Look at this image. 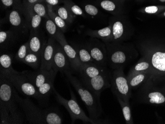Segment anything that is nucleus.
<instances>
[{
  "label": "nucleus",
  "instance_id": "nucleus-41",
  "mask_svg": "<svg viewBox=\"0 0 165 124\" xmlns=\"http://www.w3.org/2000/svg\"><path fill=\"white\" fill-rule=\"evenodd\" d=\"M161 2H165V0H160Z\"/></svg>",
  "mask_w": 165,
  "mask_h": 124
},
{
  "label": "nucleus",
  "instance_id": "nucleus-17",
  "mask_svg": "<svg viewBox=\"0 0 165 124\" xmlns=\"http://www.w3.org/2000/svg\"><path fill=\"white\" fill-rule=\"evenodd\" d=\"M152 65L160 71H165V52H157L152 58Z\"/></svg>",
  "mask_w": 165,
  "mask_h": 124
},
{
  "label": "nucleus",
  "instance_id": "nucleus-26",
  "mask_svg": "<svg viewBox=\"0 0 165 124\" xmlns=\"http://www.w3.org/2000/svg\"><path fill=\"white\" fill-rule=\"evenodd\" d=\"M29 49V44L28 43L22 45L20 47V48H19V50L17 52V56L15 57L16 59L18 60L19 61L23 62L24 58L26 57V56L29 52H28Z\"/></svg>",
  "mask_w": 165,
  "mask_h": 124
},
{
  "label": "nucleus",
  "instance_id": "nucleus-21",
  "mask_svg": "<svg viewBox=\"0 0 165 124\" xmlns=\"http://www.w3.org/2000/svg\"><path fill=\"white\" fill-rule=\"evenodd\" d=\"M146 76L145 73H140L130 77L128 81L131 89H135L141 84L145 80Z\"/></svg>",
  "mask_w": 165,
  "mask_h": 124
},
{
  "label": "nucleus",
  "instance_id": "nucleus-31",
  "mask_svg": "<svg viewBox=\"0 0 165 124\" xmlns=\"http://www.w3.org/2000/svg\"><path fill=\"white\" fill-rule=\"evenodd\" d=\"M97 35L101 38L109 37L112 34L111 28L110 27H107L99 30L97 32Z\"/></svg>",
  "mask_w": 165,
  "mask_h": 124
},
{
  "label": "nucleus",
  "instance_id": "nucleus-4",
  "mask_svg": "<svg viewBox=\"0 0 165 124\" xmlns=\"http://www.w3.org/2000/svg\"><path fill=\"white\" fill-rule=\"evenodd\" d=\"M111 88L117 98L125 102H130L132 89L130 87L127 76L125 75L123 68L116 69L111 75Z\"/></svg>",
  "mask_w": 165,
  "mask_h": 124
},
{
  "label": "nucleus",
  "instance_id": "nucleus-20",
  "mask_svg": "<svg viewBox=\"0 0 165 124\" xmlns=\"http://www.w3.org/2000/svg\"><path fill=\"white\" fill-rule=\"evenodd\" d=\"M29 46L30 52L39 54H42L41 52L42 44L41 40L37 36L34 35L31 37L29 43Z\"/></svg>",
  "mask_w": 165,
  "mask_h": 124
},
{
  "label": "nucleus",
  "instance_id": "nucleus-10",
  "mask_svg": "<svg viewBox=\"0 0 165 124\" xmlns=\"http://www.w3.org/2000/svg\"><path fill=\"white\" fill-rule=\"evenodd\" d=\"M23 73L38 90L39 87L58 72L54 71L52 69L50 71L42 70L39 69V71L35 72L26 71Z\"/></svg>",
  "mask_w": 165,
  "mask_h": 124
},
{
  "label": "nucleus",
  "instance_id": "nucleus-5",
  "mask_svg": "<svg viewBox=\"0 0 165 124\" xmlns=\"http://www.w3.org/2000/svg\"><path fill=\"white\" fill-rule=\"evenodd\" d=\"M0 75L7 78L19 92L38 99L37 89L29 81L23 73L16 71L15 72L1 73Z\"/></svg>",
  "mask_w": 165,
  "mask_h": 124
},
{
  "label": "nucleus",
  "instance_id": "nucleus-35",
  "mask_svg": "<svg viewBox=\"0 0 165 124\" xmlns=\"http://www.w3.org/2000/svg\"><path fill=\"white\" fill-rule=\"evenodd\" d=\"M71 11H72L73 13L78 15H81L83 14V11L81 9L76 5H74L71 7Z\"/></svg>",
  "mask_w": 165,
  "mask_h": 124
},
{
  "label": "nucleus",
  "instance_id": "nucleus-40",
  "mask_svg": "<svg viewBox=\"0 0 165 124\" xmlns=\"http://www.w3.org/2000/svg\"><path fill=\"white\" fill-rule=\"evenodd\" d=\"M29 4H33L34 3L37 2L38 0H27Z\"/></svg>",
  "mask_w": 165,
  "mask_h": 124
},
{
  "label": "nucleus",
  "instance_id": "nucleus-22",
  "mask_svg": "<svg viewBox=\"0 0 165 124\" xmlns=\"http://www.w3.org/2000/svg\"><path fill=\"white\" fill-rule=\"evenodd\" d=\"M124 33L123 24L120 21H116L113 24L112 34L114 40H118L122 37Z\"/></svg>",
  "mask_w": 165,
  "mask_h": 124
},
{
  "label": "nucleus",
  "instance_id": "nucleus-25",
  "mask_svg": "<svg viewBox=\"0 0 165 124\" xmlns=\"http://www.w3.org/2000/svg\"><path fill=\"white\" fill-rule=\"evenodd\" d=\"M9 21L12 26L17 27L21 26L22 19L21 15L16 11H13L10 13L9 15Z\"/></svg>",
  "mask_w": 165,
  "mask_h": 124
},
{
  "label": "nucleus",
  "instance_id": "nucleus-23",
  "mask_svg": "<svg viewBox=\"0 0 165 124\" xmlns=\"http://www.w3.org/2000/svg\"><path fill=\"white\" fill-rule=\"evenodd\" d=\"M79 58L82 64L88 63H94L91 54L87 50L84 48H82L77 52Z\"/></svg>",
  "mask_w": 165,
  "mask_h": 124
},
{
  "label": "nucleus",
  "instance_id": "nucleus-1",
  "mask_svg": "<svg viewBox=\"0 0 165 124\" xmlns=\"http://www.w3.org/2000/svg\"><path fill=\"white\" fill-rule=\"evenodd\" d=\"M17 103L21 106L26 120L31 124H61L63 119L60 113L52 109H41L28 98L23 99L15 93Z\"/></svg>",
  "mask_w": 165,
  "mask_h": 124
},
{
  "label": "nucleus",
  "instance_id": "nucleus-24",
  "mask_svg": "<svg viewBox=\"0 0 165 124\" xmlns=\"http://www.w3.org/2000/svg\"><path fill=\"white\" fill-rule=\"evenodd\" d=\"M151 103L161 104L165 102V97L161 93L158 92H152L148 95Z\"/></svg>",
  "mask_w": 165,
  "mask_h": 124
},
{
  "label": "nucleus",
  "instance_id": "nucleus-32",
  "mask_svg": "<svg viewBox=\"0 0 165 124\" xmlns=\"http://www.w3.org/2000/svg\"><path fill=\"white\" fill-rule=\"evenodd\" d=\"M41 21H42V17L40 16L37 14L34 15L31 19L32 28L33 29H36L39 27L40 25L41 24Z\"/></svg>",
  "mask_w": 165,
  "mask_h": 124
},
{
  "label": "nucleus",
  "instance_id": "nucleus-14",
  "mask_svg": "<svg viewBox=\"0 0 165 124\" xmlns=\"http://www.w3.org/2000/svg\"><path fill=\"white\" fill-rule=\"evenodd\" d=\"M55 74L50 77L47 81L38 89V100H46L48 97L50 93L53 92L54 83L56 77Z\"/></svg>",
  "mask_w": 165,
  "mask_h": 124
},
{
  "label": "nucleus",
  "instance_id": "nucleus-6",
  "mask_svg": "<svg viewBox=\"0 0 165 124\" xmlns=\"http://www.w3.org/2000/svg\"><path fill=\"white\" fill-rule=\"evenodd\" d=\"M15 88L13 84L7 78L2 75L0 76V105L4 106L11 112L19 111Z\"/></svg>",
  "mask_w": 165,
  "mask_h": 124
},
{
  "label": "nucleus",
  "instance_id": "nucleus-29",
  "mask_svg": "<svg viewBox=\"0 0 165 124\" xmlns=\"http://www.w3.org/2000/svg\"><path fill=\"white\" fill-rule=\"evenodd\" d=\"M33 9L36 14H37L41 17H45L46 15V10L42 4H36L34 6Z\"/></svg>",
  "mask_w": 165,
  "mask_h": 124
},
{
  "label": "nucleus",
  "instance_id": "nucleus-33",
  "mask_svg": "<svg viewBox=\"0 0 165 124\" xmlns=\"http://www.w3.org/2000/svg\"><path fill=\"white\" fill-rule=\"evenodd\" d=\"M101 6L103 9L108 11H113L115 9V4L110 1H103L101 3Z\"/></svg>",
  "mask_w": 165,
  "mask_h": 124
},
{
  "label": "nucleus",
  "instance_id": "nucleus-18",
  "mask_svg": "<svg viewBox=\"0 0 165 124\" xmlns=\"http://www.w3.org/2000/svg\"><path fill=\"white\" fill-rule=\"evenodd\" d=\"M150 68V64L145 61H141L135 64L132 67L127 76V79L135 74L140 73H145L146 71Z\"/></svg>",
  "mask_w": 165,
  "mask_h": 124
},
{
  "label": "nucleus",
  "instance_id": "nucleus-30",
  "mask_svg": "<svg viewBox=\"0 0 165 124\" xmlns=\"http://www.w3.org/2000/svg\"><path fill=\"white\" fill-rule=\"evenodd\" d=\"M58 15L63 19L64 21H70L71 17L69 15L68 12L65 7H60L58 11Z\"/></svg>",
  "mask_w": 165,
  "mask_h": 124
},
{
  "label": "nucleus",
  "instance_id": "nucleus-12",
  "mask_svg": "<svg viewBox=\"0 0 165 124\" xmlns=\"http://www.w3.org/2000/svg\"><path fill=\"white\" fill-rule=\"evenodd\" d=\"M105 69L95 63H84L82 64L78 72L82 79L91 78L106 72Z\"/></svg>",
  "mask_w": 165,
  "mask_h": 124
},
{
  "label": "nucleus",
  "instance_id": "nucleus-39",
  "mask_svg": "<svg viewBox=\"0 0 165 124\" xmlns=\"http://www.w3.org/2000/svg\"><path fill=\"white\" fill-rule=\"evenodd\" d=\"M46 1L52 6H56L58 3V0H46Z\"/></svg>",
  "mask_w": 165,
  "mask_h": 124
},
{
  "label": "nucleus",
  "instance_id": "nucleus-42",
  "mask_svg": "<svg viewBox=\"0 0 165 124\" xmlns=\"http://www.w3.org/2000/svg\"><path fill=\"white\" fill-rule=\"evenodd\" d=\"M164 15H165V13H164Z\"/></svg>",
  "mask_w": 165,
  "mask_h": 124
},
{
  "label": "nucleus",
  "instance_id": "nucleus-37",
  "mask_svg": "<svg viewBox=\"0 0 165 124\" xmlns=\"http://www.w3.org/2000/svg\"><path fill=\"white\" fill-rule=\"evenodd\" d=\"M8 33L7 32L1 31L0 32V43L2 44L4 43L8 36Z\"/></svg>",
  "mask_w": 165,
  "mask_h": 124
},
{
  "label": "nucleus",
  "instance_id": "nucleus-36",
  "mask_svg": "<svg viewBox=\"0 0 165 124\" xmlns=\"http://www.w3.org/2000/svg\"><path fill=\"white\" fill-rule=\"evenodd\" d=\"M158 7L156 6H150L145 8V11L148 13H155L158 11Z\"/></svg>",
  "mask_w": 165,
  "mask_h": 124
},
{
  "label": "nucleus",
  "instance_id": "nucleus-8",
  "mask_svg": "<svg viewBox=\"0 0 165 124\" xmlns=\"http://www.w3.org/2000/svg\"><path fill=\"white\" fill-rule=\"evenodd\" d=\"M52 69L66 73L71 72L70 64L66 54L60 46L55 47V51L52 60Z\"/></svg>",
  "mask_w": 165,
  "mask_h": 124
},
{
  "label": "nucleus",
  "instance_id": "nucleus-9",
  "mask_svg": "<svg viewBox=\"0 0 165 124\" xmlns=\"http://www.w3.org/2000/svg\"><path fill=\"white\" fill-rule=\"evenodd\" d=\"M56 39L58 40L62 46L63 50L70 62L71 69L78 72L82 64L79 58L76 50L70 45L66 43V41H65L64 38L61 33H58Z\"/></svg>",
  "mask_w": 165,
  "mask_h": 124
},
{
  "label": "nucleus",
  "instance_id": "nucleus-27",
  "mask_svg": "<svg viewBox=\"0 0 165 124\" xmlns=\"http://www.w3.org/2000/svg\"><path fill=\"white\" fill-rule=\"evenodd\" d=\"M57 27L55 23L51 19H48L46 23V28L50 35L54 38H56L58 33L57 31Z\"/></svg>",
  "mask_w": 165,
  "mask_h": 124
},
{
  "label": "nucleus",
  "instance_id": "nucleus-7",
  "mask_svg": "<svg viewBox=\"0 0 165 124\" xmlns=\"http://www.w3.org/2000/svg\"><path fill=\"white\" fill-rule=\"evenodd\" d=\"M111 74L108 71L91 78L82 79L83 85L89 89L97 97L105 89L111 87Z\"/></svg>",
  "mask_w": 165,
  "mask_h": 124
},
{
  "label": "nucleus",
  "instance_id": "nucleus-11",
  "mask_svg": "<svg viewBox=\"0 0 165 124\" xmlns=\"http://www.w3.org/2000/svg\"><path fill=\"white\" fill-rule=\"evenodd\" d=\"M55 51L54 43L53 39H49L48 43L45 46L42 54V62L40 70L50 71L52 69V63Z\"/></svg>",
  "mask_w": 165,
  "mask_h": 124
},
{
  "label": "nucleus",
  "instance_id": "nucleus-15",
  "mask_svg": "<svg viewBox=\"0 0 165 124\" xmlns=\"http://www.w3.org/2000/svg\"><path fill=\"white\" fill-rule=\"evenodd\" d=\"M23 62L34 69H40L42 62V54L30 52L26 56Z\"/></svg>",
  "mask_w": 165,
  "mask_h": 124
},
{
  "label": "nucleus",
  "instance_id": "nucleus-19",
  "mask_svg": "<svg viewBox=\"0 0 165 124\" xmlns=\"http://www.w3.org/2000/svg\"><path fill=\"white\" fill-rule=\"evenodd\" d=\"M117 99L118 101H119V104H120L125 122L127 124H134V121L132 118L131 114L130 102H125L124 101L121 99L120 98Z\"/></svg>",
  "mask_w": 165,
  "mask_h": 124
},
{
  "label": "nucleus",
  "instance_id": "nucleus-28",
  "mask_svg": "<svg viewBox=\"0 0 165 124\" xmlns=\"http://www.w3.org/2000/svg\"><path fill=\"white\" fill-rule=\"evenodd\" d=\"M50 17H52V20L54 21V22L55 23V24L56 25L58 28H60L62 31H65L66 27V25L65 23V21H64L63 19H61L60 17L58 15L52 14L50 15Z\"/></svg>",
  "mask_w": 165,
  "mask_h": 124
},
{
  "label": "nucleus",
  "instance_id": "nucleus-2",
  "mask_svg": "<svg viewBox=\"0 0 165 124\" xmlns=\"http://www.w3.org/2000/svg\"><path fill=\"white\" fill-rule=\"evenodd\" d=\"M65 73L71 84L85 104L90 118L95 120L100 121L99 118L102 114V110L99 97H97L85 86L83 85L77 78L73 76L71 72Z\"/></svg>",
  "mask_w": 165,
  "mask_h": 124
},
{
  "label": "nucleus",
  "instance_id": "nucleus-16",
  "mask_svg": "<svg viewBox=\"0 0 165 124\" xmlns=\"http://www.w3.org/2000/svg\"><path fill=\"white\" fill-rule=\"evenodd\" d=\"M12 57L7 54H3L0 57L1 73H13L16 71L12 66Z\"/></svg>",
  "mask_w": 165,
  "mask_h": 124
},
{
  "label": "nucleus",
  "instance_id": "nucleus-3",
  "mask_svg": "<svg viewBox=\"0 0 165 124\" xmlns=\"http://www.w3.org/2000/svg\"><path fill=\"white\" fill-rule=\"evenodd\" d=\"M70 91L71 98L70 99H66L60 95L56 91L54 88L53 89V92L55 93L57 101L61 105L64 106L69 113L72 120V123H74L77 120L82 121L83 122L85 123L90 124H101L102 123L100 121L95 120L87 117L85 112L78 103L74 93L73 92L72 90L70 89Z\"/></svg>",
  "mask_w": 165,
  "mask_h": 124
},
{
  "label": "nucleus",
  "instance_id": "nucleus-34",
  "mask_svg": "<svg viewBox=\"0 0 165 124\" xmlns=\"http://www.w3.org/2000/svg\"><path fill=\"white\" fill-rule=\"evenodd\" d=\"M86 13L91 15H96L98 13V9L95 6L91 5H87L85 7Z\"/></svg>",
  "mask_w": 165,
  "mask_h": 124
},
{
  "label": "nucleus",
  "instance_id": "nucleus-13",
  "mask_svg": "<svg viewBox=\"0 0 165 124\" xmlns=\"http://www.w3.org/2000/svg\"><path fill=\"white\" fill-rule=\"evenodd\" d=\"M23 123V117L19 111L11 113L3 106L0 105V124H18Z\"/></svg>",
  "mask_w": 165,
  "mask_h": 124
},
{
  "label": "nucleus",
  "instance_id": "nucleus-38",
  "mask_svg": "<svg viewBox=\"0 0 165 124\" xmlns=\"http://www.w3.org/2000/svg\"><path fill=\"white\" fill-rule=\"evenodd\" d=\"M1 1H2V3L7 7L11 6L13 3V0H1Z\"/></svg>",
  "mask_w": 165,
  "mask_h": 124
}]
</instances>
